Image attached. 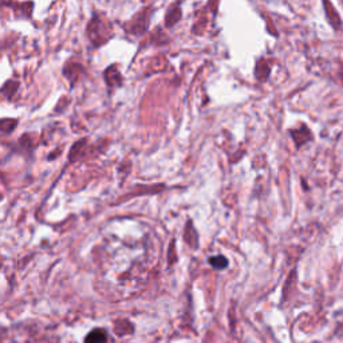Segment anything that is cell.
<instances>
[{
    "mask_svg": "<svg viewBox=\"0 0 343 343\" xmlns=\"http://www.w3.org/2000/svg\"><path fill=\"white\" fill-rule=\"evenodd\" d=\"M147 25H149V15H147L146 10L143 11V15H137L136 19L133 20L132 29H129L130 32L136 35H143L145 31L147 29Z\"/></svg>",
    "mask_w": 343,
    "mask_h": 343,
    "instance_id": "1",
    "label": "cell"
},
{
    "mask_svg": "<svg viewBox=\"0 0 343 343\" xmlns=\"http://www.w3.org/2000/svg\"><path fill=\"white\" fill-rule=\"evenodd\" d=\"M108 342V334L102 329H95L85 339V343H106Z\"/></svg>",
    "mask_w": 343,
    "mask_h": 343,
    "instance_id": "3",
    "label": "cell"
},
{
    "mask_svg": "<svg viewBox=\"0 0 343 343\" xmlns=\"http://www.w3.org/2000/svg\"><path fill=\"white\" fill-rule=\"evenodd\" d=\"M180 19H181V8H180L178 4H174L173 7H171V10L168 11L165 23H167L168 27H172L173 25H176Z\"/></svg>",
    "mask_w": 343,
    "mask_h": 343,
    "instance_id": "4",
    "label": "cell"
},
{
    "mask_svg": "<svg viewBox=\"0 0 343 343\" xmlns=\"http://www.w3.org/2000/svg\"><path fill=\"white\" fill-rule=\"evenodd\" d=\"M291 136H292V138L295 140V143H296L298 146L303 145L304 143H307L310 138H311L310 132L307 130L306 126H302V128L298 129V130H292V132H291Z\"/></svg>",
    "mask_w": 343,
    "mask_h": 343,
    "instance_id": "5",
    "label": "cell"
},
{
    "mask_svg": "<svg viewBox=\"0 0 343 343\" xmlns=\"http://www.w3.org/2000/svg\"><path fill=\"white\" fill-rule=\"evenodd\" d=\"M341 78H342V82H343V71H341Z\"/></svg>",
    "mask_w": 343,
    "mask_h": 343,
    "instance_id": "7",
    "label": "cell"
},
{
    "mask_svg": "<svg viewBox=\"0 0 343 343\" xmlns=\"http://www.w3.org/2000/svg\"><path fill=\"white\" fill-rule=\"evenodd\" d=\"M324 10H326V15H327V19H329L330 25L333 26L335 29H341L342 26V22H341V18H339L338 12L335 11L331 3L329 0H324Z\"/></svg>",
    "mask_w": 343,
    "mask_h": 343,
    "instance_id": "2",
    "label": "cell"
},
{
    "mask_svg": "<svg viewBox=\"0 0 343 343\" xmlns=\"http://www.w3.org/2000/svg\"><path fill=\"white\" fill-rule=\"evenodd\" d=\"M211 264L213 265V267H216V268H224L227 264H228V261H227L226 257H223V256H213V257H211Z\"/></svg>",
    "mask_w": 343,
    "mask_h": 343,
    "instance_id": "6",
    "label": "cell"
}]
</instances>
